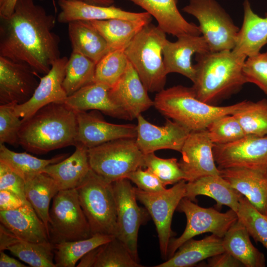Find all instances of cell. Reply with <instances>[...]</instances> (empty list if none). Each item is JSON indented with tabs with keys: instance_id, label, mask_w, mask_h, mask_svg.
<instances>
[{
	"instance_id": "d4e9b609",
	"label": "cell",
	"mask_w": 267,
	"mask_h": 267,
	"mask_svg": "<svg viewBox=\"0 0 267 267\" xmlns=\"http://www.w3.org/2000/svg\"><path fill=\"white\" fill-rule=\"evenodd\" d=\"M110 88L93 82L68 96L64 103L76 111H100L114 118L130 120L128 115L111 98Z\"/></svg>"
},
{
	"instance_id": "52a82bcc",
	"label": "cell",
	"mask_w": 267,
	"mask_h": 267,
	"mask_svg": "<svg viewBox=\"0 0 267 267\" xmlns=\"http://www.w3.org/2000/svg\"><path fill=\"white\" fill-rule=\"evenodd\" d=\"M88 156L91 169L111 183L126 178L132 172L144 167V154L136 138L113 140L88 148Z\"/></svg>"
},
{
	"instance_id": "7c38bea8",
	"label": "cell",
	"mask_w": 267,
	"mask_h": 267,
	"mask_svg": "<svg viewBox=\"0 0 267 267\" xmlns=\"http://www.w3.org/2000/svg\"><path fill=\"white\" fill-rule=\"evenodd\" d=\"M116 208L117 234L131 254L139 262L137 253L138 233L140 226L146 221L149 213L137 204L135 187L127 178L112 183Z\"/></svg>"
},
{
	"instance_id": "11a10c76",
	"label": "cell",
	"mask_w": 267,
	"mask_h": 267,
	"mask_svg": "<svg viewBox=\"0 0 267 267\" xmlns=\"http://www.w3.org/2000/svg\"><path fill=\"white\" fill-rule=\"evenodd\" d=\"M6 0H0V6L2 5Z\"/></svg>"
},
{
	"instance_id": "277c9868",
	"label": "cell",
	"mask_w": 267,
	"mask_h": 267,
	"mask_svg": "<svg viewBox=\"0 0 267 267\" xmlns=\"http://www.w3.org/2000/svg\"><path fill=\"white\" fill-rule=\"evenodd\" d=\"M243 103L244 101L225 106L210 105L198 99L191 87L178 85L157 92L154 106L191 132L206 129L215 119L233 114Z\"/></svg>"
},
{
	"instance_id": "8992f818",
	"label": "cell",
	"mask_w": 267,
	"mask_h": 267,
	"mask_svg": "<svg viewBox=\"0 0 267 267\" xmlns=\"http://www.w3.org/2000/svg\"><path fill=\"white\" fill-rule=\"evenodd\" d=\"M76 189L92 234L116 237L117 208L112 183L91 169Z\"/></svg>"
},
{
	"instance_id": "f1b7e54d",
	"label": "cell",
	"mask_w": 267,
	"mask_h": 267,
	"mask_svg": "<svg viewBox=\"0 0 267 267\" xmlns=\"http://www.w3.org/2000/svg\"><path fill=\"white\" fill-rule=\"evenodd\" d=\"M198 195L212 198L216 202L218 208L226 206L236 213L243 195L221 175H217L204 176L186 182L185 198L194 202Z\"/></svg>"
},
{
	"instance_id": "74e56055",
	"label": "cell",
	"mask_w": 267,
	"mask_h": 267,
	"mask_svg": "<svg viewBox=\"0 0 267 267\" xmlns=\"http://www.w3.org/2000/svg\"><path fill=\"white\" fill-rule=\"evenodd\" d=\"M240 124L246 136L267 135V99L254 102L244 100L233 114Z\"/></svg>"
},
{
	"instance_id": "681fc988",
	"label": "cell",
	"mask_w": 267,
	"mask_h": 267,
	"mask_svg": "<svg viewBox=\"0 0 267 267\" xmlns=\"http://www.w3.org/2000/svg\"><path fill=\"white\" fill-rule=\"evenodd\" d=\"M28 203L13 192L0 190V211L16 209Z\"/></svg>"
},
{
	"instance_id": "ffe728a7",
	"label": "cell",
	"mask_w": 267,
	"mask_h": 267,
	"mask_svg": "<svg viewBox=\"0 0 267 267\" xmlns=\"http://www.w3.org/2000/svg\"><path fill=\"white\" fill-rule=\"evenodd\" d=\"M209 51L208 44L202 36H183L178 38L174 42L167 39L163 47L167 74L178 73L193 82L196 72L191 63L193 55Z\"/></svg>"
},
{
	"instance_id": "b9f144b4",
	"label": "cell",
	"mask_w": 267,
	"mask_h": 267,
	"mask_svg": "<svg viewBox=\"0 0 267 267\" xmlns=\"http://www.w3.org/2000/svg\"><path fill=\"white\" fill-rule=\"evenodd\" d=\"M206 129L214 144L230 143L246 136L240 124L233 115H226L215 119Z\"/></svg>"
},
{
	"instance_id": "7402d4cb",
	"label": "cell",
	"mask_w": 267,
	"mask_h": 267,
	"mask_svg": "<svg viewBox=\"0 0 267 267\" xmlns=\"http://www.w3.org/2000/svg\"><path fill=\"white\" fill-rule=\"evenodd\" d=\"M219 170L221 176L233 188L267 216V171L239 168Z\"/></svg>"
},
{
	"instance_id": "d590c367",
	"label": "cell",
	"mask_w": 267,
	"mask_h": 267,
	"mask_svg": "<svg viewBox=\"0 0 267 267\" xmlns=\"http://www.w3.org/2000/svg\"><path fill=\"white\" fill-rule=\"evenodd\" d=\"M114 237L97 233L86 239L53 244L54 260L56 267H75L77 263L87 253L110 241Z\"/></svg>"
},
{
	"instance_id": "1f68e13d",
	"label": "cell",
	"mask_w": 267,
	"mask_h": 267,
	"mask_svg": "<svg viewBox=\"0 0 267 267\" xmlns=\"http://www.w3.org/2000/svg\"><path fill=\"white\" fill-rule=\"evenodd\" d=\"M225 251L231 254L245 267H265L264 254L252 244L246 228L238 219L222 238Z\"/></svg>"
},
{
	"instance_id": "bcb514c9",
	"label": "cell",
	"mask_w": 267,
	"mask_h": 267,
	"mask_svg": "<svg viewBox=\"0 0 267 267\" xmlns=\"http://www.w3.org/2000/svg\"><path fill=\"white\" fill-rule=\"evenodd\" d=\"M25 181L7 164L0 161V190H7L19 196L25 202Z\"/></svg>"
},
{
	"instance_id": "ee69618b",
	"label": "cell",
	"mask_w": 267,
	"mask_h": 267,
	"mask_svg": "<svg viewBox=\"0 0 267 267\" xmlns=\"http://www.w3.org/2000/svg\"><path fill=\"white\" fill-rule=\"evenodd\" d=\"M16 104H0V144L7 143L13 146L19 145V133L22 121L15 112Z\"/></svg>"
},
{
	"instance_id": "db71d44e",
	"label": "cell",
	"mask_w": 267,
	"mask_h": 267,
	"mask_svg": "<svg viewBox=\"0 0 267 267\" xmlns=\"http://www.w3.org/2000/svg\"><path fill=\"white\" fill-rule=\"evenodd\" d=\"M83 2L94 5L110 6L113 5L114 0H77Z\"/></svg>"
},
{
	"instance_id": "e575fe53",
	"label": "cell",
	"mask_w": 267,
	"mask_h": 267,
	"mask_svg": "<svg viewBox=\"0 0 267 267\" xmlns=\"http://www.w3.org/2000/svg\"><path fill=\"white\" fill-rule=\"evenodd\" d=\"M67 156V154H63L49 159H40L26 152L13 151L4 144H0V161L7 164L25 182L44 173L49 165L60 162Z\"/></svg>"
},
{
	"instance_id": "4fadbf2b",
	"label": "cell",
	"mask_w": 267,
	"mask_h": 267,
	"mask_svg": "<svg viewBox=\"0 0 267 267\" xmlns=\"http://www.w3.org/2000/svg\"><path fill=\"white\" fill-rule=\"evenodd\" d=\"M213 152L219 169L239 168L267 171V135L245 136L230 143L214 144Z\"/></svg>"
},
{
	"instance_id": "f907efd6",
	"label": "cell",
	"mask_w": 267,
	"mask_h": 267,
	"mask_svg": "<svg viewBox=\"0 0 267 267\" xmlns=\"http://www.w3.org/2000/svg\"><path fill=\"white\" fill-rule=\"evenodd\" d=\"M97 247L85 255L81 259L78 267H93L96 260L98 247Z\"/></svg>"
},
{
	"instance_id": "4316f807",
	"label": "cell",
	"mask_w": 267,
	"mask_h": 267,
	"mask_svg": "<svg viewBox=\"0 0 267 267\" xmlns=\"http://www.w3.org/2000/svg\"><path fill=\"white\" fill-rule=\"evenodd\" d=\"M243 8V23L231 50L235 54L247 58L259 53L267 44V17H260L255 13L248 0H244Z\"/></svg>"
},
{
	"instance_id": "ba28073f",
	"label": "cell",
	"mask_w": 267,
	"mask_h": 267,
	"mask_svg": "<svg viewBox=\"0 0 267 267\" xmlns=\"http://www.w3.org/2000/svg\"><path fill=\"white\" fill-rule=\"evenodd\" d=\"M48 231L49 240L53 244L92 235L76 188L60 190L53 198Z\"/></svg>"
},
{
	"instance_id": "f35d334b",
	"label": "cell",
	"mask_w": 267,
	"mask_h": 267,
	"mask_svg": "<svg viewBox=\"0 0 267 267\" xmlns=\"http://www.w3.org/2000/svg\"><path fill=\"white\" fill-rule=\"evenodd\" d=\"M125 49L110 50L96 64L94 82L112 88L118 82L129 63Z\"/></svg>"
},
{
	"instance_id": "2e32d148",
	"label": "cell",
	"mask_w": 267,
	"mask_h": 267,
	"mask_svg": "<svg viewBox=\"0 0 267 267\" xmlns=\"http://www.w3.org/2000/svg\"><path fill=\"white\" fill-rule=\"evenodd\" d=\"M136 119V143L144 154L161 149L181 152L191 131L181 124L169 119L161 126L147 121L141 114Z\"/></svg>"
},
{
	"instance_id": "f5cc1de1",
	"label": "cell",
	"mask_w": 267,
	"mask_h": 267,
	"mask_svg": "<svg viewBox=\"0 0 267 267\" xmlns=\"http://www.w3.org/2000/svg\"><path fill=\"white\" fill-rule=\"evenodd\" d=\"M17 0H6L0 6V17H8L13 13Z\"/></svg>"
},
{
	"instance_id": "7dc6e473",
	"label": "cell",
	"mask_w": 267,
	"mask_h": 267,
	"mask_svg": "<svg viewBox=\"0 0 267 267\" xmlns=\"http://www.w3.org/2000/svg\"><path fill=\"white\" fill-rule=\"evenodd\" d=\"M126 178L134 182L137 188L147 192H158L166 189L159 178L147 168H139L129 174Z\"/></svg>"
},
{
	"instance_id": "cb8c5ba5",
	"label": "cell",
	"mask_w": 267,
	"mask_h": 267,
	"mask_svg": "<svg viewBox=\"0 0 267 267\" xmlns=\"http://www.w3.org/2000/svg\"><path fill=\"white\" fill-rule=\"evenodd\" d=\"M0 221L20 239L34 243L50 241L44 223L29 203L16 209L0 211Z\"/></svg>"
},
{
	"instance_id": "4dcf8cb0",
	"label": "cell",
	"mask_w": 267,
	"mask_h": 267,
	"mask_svg": "<svg viewBox=\"0 0 267 267\" xmlns=\"http://www.w3.org/2000/svg\"><path fill=\"white\" fill-rule=\"evenodd\" d=\"M72 52L82 54L96 64L110 50L102 36L87 21L68 23Z\"/></svg>"
},
{
	"instance_id": "3957f363",
	"label": "cell",
	"mask_w": 267,
	"mask_h": 267,
	"mask_svg": "<svg viewBox=\"0 0 267 267\" xmlns=\"http://www.w3.org/2000/svg\"><path fill=\"white\" fill-rule=\"evenodd\" d=\"M195 77L191 87L196 97L210 105L230 96L247 83L243 68L246 58L232 50L195 54Z\"/></svg>"
},
{
	"instance_id": "60d3db41",
	"label": "cell",
	"mask_w": 267,
	"mask_h": 267,
	"mask_svg": "<svg viewBox=\"0 0 267 267\" xmlns=\"http://www.w3.org/2000/svg\"><path fill=\"white\" fill-rule=\"evenodd\" d=\"M236 214L250 236L267 250V216L257 210L243 195L240 199Z\"/></svg>"
},
{
	"instance_id": "ac0fdd59",
	"label": "cell",
	"mask_w": 267,
	"mask_h": 267,
	"mask_svg": "<svg viewBox=\"0 0 267 267\" xmlns=\"http://www.w3.org/2000/svg\"><path fill=\"white\" fill-rule=\"evenodd\" d=\"M68 58L60 57L52 64L49 71L40 78L33 96L26 102L16 104L15 112L22 120L33 115L39 109L51 103H64L67 95L63 87Z\"/></svg>"
},
{
	"instance_id": "816d5d0a",
	"label": "cell",
	"mask_w": 267,
	"mask_h": 267,
	"mask_svg": "<svg viewBox=\"0 0 267 267\" xmlns=\"http://www.w3.org/2000/svg\"><path fill=\"white\" fill-rule=\"evenodd\" d=\"M27 266L5 254L0 252V267H25Z\"/></svg>"
},
{
	"instance_id": "c3c4849f",
	"label": "cell",
	"mask_w": 267,
	"mask_h": 267,
	"mask_svg": "<svg viewBox=\"0 0 267 267\" xmlns=\"http://www.w3.org/2000/svg\"><path fill=\"white\" fill-rule=\"evenodd\" d=\"M203 267H244L239 261L226 251L208 258Z\"/></svg>"
},
{
	"instance_id": "6da1fadb",
	"label": "cell",
	"mask_w": 267,
	"mask_h": 267,
	"mask_svg": "<svg viewBox=\"0 0 267 267\" xmlns=\"http://www.w3.org/2000/svg\"><path fill=\"white\" fill-rule=\"evenodd\" d=\"M56 18L34 0H17L8 17H0V56L45 75L60 56Z\"/></svg>"
},
{
	"instance_id": "7a4b0ae2",
	"label": "cell",
	"mask_w": 267,
	"mask_h": 267,
	"mask_svg": "<svg viewBox=\"0 0 267 267\" xmlns=\"http://www.w3.org/2000/svg\"><path fill=\"white\" fill-rule=\"evenodd\" d=\"M22 121L19 143L30 152L44 154L77 143V112L65 103H49Z\"/></svg>"
},
{
	"instance_id": "d6a6232c",
	"label": "cell",
	"mask_w": 267,
	"mask_h": 267,
	"mask_svg": "<svg viewBox=\"0 0 267 267\" xmlns=\"http://www.w3.org/2000/svg\"><path fill=\"white\" fill-rule=\"evenodd\" d=\"M151 20L152 17L139 20L116 18L88 21L105 40L110 50H112L125 49L136 35Z\"/></svg>"
},
{
	"instance_id": "d6986e66",
	"label": "cell",
	"mask_w": 267,
	"mask_h": 267,
	"mask_svg": "<svg viewBox=\"0 0 267 267\" xmlns=\"http://www.w3.org/2000/svg\"><path fill=\"white\" fill-rule=\"evenodd\" d=\"M147 92L137 72L129 62L123 75L110 88L109 95L133 120L154 106V100Z\"/></svg>"
},
{
	"instance_id": "44dd1931",
	"label": "cell",
	"mask_w": 267,
	"mask_h": 267,
	"mask_svg": "<svg viewBox=\"0 0 267 267\" xmlns=\"http://www.w3.org/2000/svg\"><path fill=\"white\" fill-rule=\"evenodd\" d=\"M61 11L57 20L61 23L74 21L104 20L111 19L139 20L152 17L148 12H133L114 5L98 6L77 0H58Z\"/></svg>"
},
{
	"instance_id": "83f0119b",
	"label": "cell",
	"mask_w": 267,
	"mask_h": 267,
	"mask_svg": "<svg viewBox=\"0 0 267 267\" xmlns=\"http://www.w3.org/2000/svg\"><path fill=\"white\" fill-rule=\"evenodd\" d=\"M74 152L60 162L47 166L44 173L53 178L60 190L76 188L91 170L88 148L77 143Z\"/></svg>"
},
{
	"instance_id": "9a60e30c",
	"label": "cell",
	"mask_w": 267,
	"mask_h": 267,
	"mask_svg": "<svg viewBox=\"0 0 267 267\" xmlns=\"http://www.w3.org/2000/svg\"><path fill=\"white\" fill-rule=\"evenodd\" d=\"M28 65L0 56V103L23 104L33 96L40 80Z\"/></svg>"
},
{
	"instance_id": "30bf717a",
	"label": "cell",
	"mask_w": 267,
	"mask_h": 267,
	"mask_svg": "<svg viewBox=\"0 0 267 267\" xmlns=\"http://www.w3.org/2000/svg\"><path fill=\"white\" fill-rule=\"evenodd\" d=\"M187 198H182L177 208L183 213L187 223L182 234L178 238H172L168 247V259L175 253L178 248L194 236L210 232L223 238L229 228L237 221L236 213L230 209L221 213L213 208H203Z\"/></svg>"
},
{
	"instance_id": "f6af8a7d",
	"label": "cell",
	"mask_w": 267,
	"mask_h": 267,
	"mask_svg": "<svg viewBox=\"0 0 267 267\" xmlns=\"http://www.w3.org/2000/svg\"><path fill=\"white\" fill-rule=\"evenodd\" d=\"M243 70L247 82L257 85L267 96V51L247 57Z\"/></svg>"
},
{
	"instance_id": "8fae6325",
	"label": "cell",
	"mask_w": 267,
	"mask_h": 267,
	"mask_svg": "<svg viewBox=\"0 0 267 267\" xmlns=\"http://www.w3.org/2000/svg\"><path fill=\"white\" fill-rule=\"evenodd\" d=\"M186 181L181 180L169 189L158 192H147L135 187L136 199L146 208L155 223L162 257L168 259V247L175 235L171 223L175 210L185 197Z\"/></svg>"
},
{
	"instance_id": "f546056e",
	"label": "cell",
	"mask_w": 267,
	"mask_h": 267,
	"mask_svg": "<svg viewBox=\"0 0 267 267\" xmlns=\"http://www.w3.org/2000/svg\"><path fill=\"white\" fill-rule=\"evenodd\" d=\"M225 250L222 238L212 234L201 240L190 239L183 243L172 257L155 267H190Z\"/></svg>"
},
{
	"instance_id": "8d00e7d4",
	"label": "cell",
	"mask_w": 267,
	"mask_h": 267,
	"mask_svg": "<svg viewBox=\"0 0 267 267\" xmlns=\"http://www.w3.org/2000/svg\"><path fill=\"white\" fill-rule=\"evenodd\" d=\"M95 66L96 63L89 58L72 52L62 84L67 96L94 82Z\"/></svg>"
},
{
	"instance_id": "603a6c76",
	"label": "cell",
	"mask_w": 267,
	"mask_h": 267,
	"mask_svg": "<svg viewBox=\"0 0 267 267\" xmlns=\"http://www.w3.org/2000/svg\"><path fill=\"white\" fill-rule=\"evenodd\" d=\"M145 10L157 21L166 34L178 38L185 35L200 36L198 26L186 21L179 11L178 0H128Z\"/></svg>"
},
{
	"instance_id": "9c48e42d",
	"label": "cell",
	"mask_w": 267,
	"mask_h": 267,
	"mask_svg": "<svg viewBox=\"0 0 267 267\" xmlns=\"http://www.w3.org/2000/svg\"><path fill=\"white\" fill-rule=\"evenodd\" d=\"M182 11L197 19L210 51L233 48L239 29L215 0H189Z\"/></svg>"
},
{
	"instance_id": "7bdbcfd3",
	"label": "cell",
	"mask_w": 267,
	"mask_h": 267,
	"mask_svg": "<svg viewBox=\"0 0 267 267\" xmlns=\"http://www.w3.org/2000/svg\"><path fill=\"white\" fill-rule=\"evenodd\" d=\"M144 167L155 174L166 186L176 184L185 177L177 159H163L156 156L154 152L144 154Z\"/></svg>"
},
{
	"instance_id": "ab89813d",
	"label": "cell",
	"mask_w": 267,
	"mask_h": 267,
	"mask_svg": "<svg viewBox=\"0 0 267 267\" xmlns=\"http://www.w3.org/2000/svg\"><path fill=\"white\" fill-rule=\"evenodd\" d=\"M117 237L100 246L94 267H142Z\"/></svg>"
},
{
	"instance_id": "484cf974",
	"label": "cell",
	"mask_w": 267,
	"mask_h": 267,
	"mask_svg": "<svg viewBox=\"0 0 267 267\" xmlns=\"http://www.w3.org/2000/svg\"><path fill=\"white\" fill-rule=\"evenodd\" d=\"M7 250L33 267H56L54 246L50 242L34 243L19 239L0 225V251Z\"/></svg>"
},
{
	"instance_id": "9f6ffc18",
	"label": "cell",
	"mask_w": 267,
	"mask_h": 267,
	"mask_svg": "<svg viewBox=\"0 0 267 267\" xmlns=\"http://www.w3.org/2000/svg\"></svg>"
},
{
	"instance_id": "5bb4252c",
	"label": "cell",
	"mask_w": 267,
	"mask_h": 267,
	"mask_svg": "<svg viewBox=\"0 0 267 267\" xmlns=\"http://www.w3.org/2000/svg\"><path fill=\"white\" fill-rule=\"evenodd\" d=\"M211 140L207 129L191 131L182 147L179 164L186 181L207 176L220 175L216 166Z\"/></svg>"
},
{
	"instance_id": "5b68a950",
	"label": "cell",
	"mask_w": 267,
	"mask_h": 267,
	"mask_svg": "<svg viewBox=\"0 0 267 267\" xmlns=\"http://www.w3.org/2000/svg\"><path fill=\"white\" fill-rule=\"evenodd\" d=\"M166 33L151 23L144 26L125 49L129 62L149 92L164 89L166 82L163 47Z\"/></svg>"
},
{
	"instance_id": "836d02e7",
	"label": "cell",
	"mask_w": 267,
	"mask_h": 267,
	"mask_svg": "<svg viewBox=\"0 0 267 267\" xmlns=\"http://www.w3.org/2000/svg\"><path fill=\"white\" fill-rule=\"evenodd\" d=\"M60 190L55 180L44 173L25 182L26 199L44 223L48 235L50 203Z\"/></svg>"
},
{
	"instance_id": "e0dca14e",
	"label": "cell",
	"mask_w": 267,
	"mask_h": 267,
	"mask_svg": "<svg viewBox=\"0 0 267 267\" xmlns=\"http://www.w3.org/2000/svg\"><path fill=\"white\" fill-rule=\"evenodd\" d=\"M95 111L90 112L76 111L78 122L77 143H80L90 148L113 140L136 138V125L107 122Z\"/></svg>"
}]
</instances>
